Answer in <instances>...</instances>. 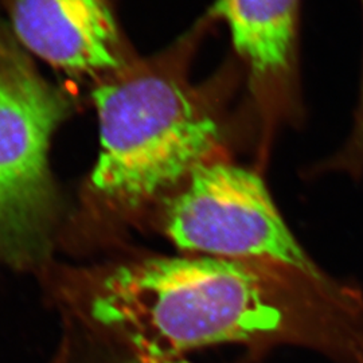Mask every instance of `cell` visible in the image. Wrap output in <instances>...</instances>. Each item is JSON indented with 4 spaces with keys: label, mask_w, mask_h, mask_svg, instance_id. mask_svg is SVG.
Segmentation results:
<instances>
[{
    "label": "cell",
    "mask_w": 363,
    "mask_h": 363,
    "mask_svg": "<svg viewBox=\"0 0 363 363\" xmlns=\"http://www.w3.org/2000/svg\"><path fill=\"white\" fill-rule=\"evenodd\" d=\"M298 0H217L214 13L228 25L234 48L257 78L289 66Z\"/></svg>",
    "instance_id": "8992f818"
},
{
    "label": "cell",
    "mask_w": 363,
    "mask_h": 363,
    "mask_svg": "<svg viewBox=\"0 0 363 363\" xmlns=\"http://www.w3.org/2000/svg\"><path fill=\"white\" fill-rule=\"evenodd\" d=\"M62 325V337L52 363H191L182 357H160L136 350L72 322Z\"/></svg>",
    "instance_id": "52a82bcc"
},
{
    "label": "cell",
    "mask_w": 363,
    "mask_h": 363,
    "mask_svg": "<svg viewBox=\"0 0 363 363\" xmlns=\"http://www.w3.org/2000/svg\"><path fill=\"white\" fill-rule=\"evenodd\" d=\"M100 152L79 208L62 222L57 249L91 256L124 247L130 226L208 162L218 125L172 78L136 74L93 91Z\"/></svg>",
    "instance_id": "7a4b0ae2"
},
{
    "label": "cell",
    "mask_w": 363,
    "mask_h": 363,
    "mask_svg": "<svg viewBox=\"0 0 363 363\" xmlns=\"http://www.w3.org/2000/svg\"><path fill=\"white\" fill-rule=\"evenodd\" d=\"M13 33L30 52L69 73L120 66V37L108 0H7Z\"/></svg>",
    "instance_id": "5b68a950"
},
{
    "label": "cell",
    "mask_w": 363,
    "mask_h": 363,
    "mask_svg": "<svg viewBox=\"0 0 363 363\" xmlns=\"http://www.w3.org/2000/svg\"><path fill=\"white\" fill-rule=\"evenodd\" d=\"M37 276L62 322L152 355L237 343L363 362V292L323 269L120 247L91 264L52 259Z\"/></svg>",
    "instance_id": "6da1fadb"
},
{
    "label": "cell",
    "mask_w": 363,
    "mask_h": 363,
    "mask_svg": "<svg viewBox=\"0 0 363 363\" xmlns=\"http://www.w3.org/2000/svg\"><path fill=\"white\" fill-rule=\"evenodd\" d=\"M67 111L61 91L0 37V259L18 272L54 259L64 220L49 148Z\"/></svg>",
    "instance_id": "3957f363"
},
{
    "label": "cell",
    "mask_w": 363,
    "mask_h": 363,
    "mask_svg": "<svg viewBox=\"0 0 363 363\" xmlns=\"http://www.w3.org/2000/svg\"><path fill=\"white\" fill-rule=\"evenodd\" d=\"M363 13V0H361ZM337 169H346L351 175H363V67L362 78H361V91L359 101L355 112L354 128L351 133L350 140L346 145L345 151L337 159Z\"/></svg>",
    "instance_id": "ba28073f"
},
{
    "label": "cell",
    "mask_w": 363,
    "mask_h": 363,
    "mask_svg": "<svg viewBox=\"0 0 363 363\" xmlns=\"http://www.w3.org/2000/svg\"><path fill=\"white\" fill-rule=\"evenodd\" d=\"M145 220L186 255L322 269L289 230L264 181L232 163L198 166Z\"/></svg>",
    "instance_id": "277c9868"
}]
</instances>
